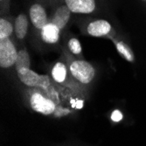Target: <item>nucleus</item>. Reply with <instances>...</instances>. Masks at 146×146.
<instances>
[{"label":"nucleus","mask_w":146,"mask_h":146,"mask_svg":"<svg viewBox=\"0 0 146 146\" xmlns=\"http://www.w3.org/2000/svg\"><path fill=\"white\" fill-rule=\"evenodd\" d=\"M30 104L32 109L43 115H51L54 114L57 109L56 104L50 98L45 96L41 92L33 91L31 96Z\"/></svg>","instance_id":"obj_6"},{"label":"nucleus","mask_w":146,"mask_h":146,"mask_svg":"<svg viewBox=\"0 0 146 146\" xmlns=\"http://www.w3.org/2000/svg\"><path fill=\"white\" fill-rule=\"evenodd\" d=\"M30 25L29 16L22 12L15 18L14 22V35L18 41H24L28 34Z\"/></svg>","instance_id":"obj_9"},{"label":"nucleus","mask_w":146,"mask_h":146,"mask_svg":"<svg viewBox=\"0 0 146 146\" xmlns=\"http://www.w3.org/2000/svg\"><path fill=\"white\" fill-rule=\"evenodd\" d=\"M56 1L60 2V0H42V2H56Z\"/></svg>","instance_id":"obj_20"},{"label":"nucleus","mask_w":146,"mask_h":146,"mask_svg":"<svg viewBox=\"0 0 146 146\" xmlns=\"http://www.w3.org/2000/svg\"><path fill=\"white\" fill-rule=\"evenodd\" d=\"M9 2L10 0H0V3H1V13L2 15L5 13V11H8L9 8Z\"/></svg>","instance_id":"obj_18"},{"label":"nucleus","mask_w":146,"mask_h":146,"mask_svg":"<svg viewBox=\"0 0 146 146\" xmlns=\"http://www.w3.org/2000/svg\"><path fill=\"white\" fill-rule=\"evenodd\" d=\"M19 81L29 88H36L42 90H48L52 85L48 75L38 74L31 68H21L17 70Z\"/></svg>","instance_id":"obj_2"},{"label":"nucleus","mask_w":146,"mask_h":146,"mask_svg":"<svg viewBox=\"0 0 146 146\" xmlns=\"http://www.w3.org/2000/svg\"><path fill=\"white\" fill-rule=\"evenodd\" d=\"M18 52L19 50L11 38L0 39V67L9 68L15 66Z\"/></svg>","instance_id":"obj_5"},{"label":"nucleus","mask_w":146,"mask_h":146,"mask_svg":"<svg viewBox=\"0 0 146 146\" xmlns=\"http://www.w3.org/2000/svg\"><path fill=\"white\" fill-rule=\"evenodd\" d=\"M66 50L69 52L73 56H81L82 52V44L76 37H68L66 41Z\"/></svg>","instance_id":"obj_15"},{"label":"nucleus","mask_w":146,"mask_h":146,"mask_svg":"<svg viewBox=\"0 0 146 146\" xmlns=\"http://www.w3.org/2000/svg\"><path fill=\"white\" fill-rule=\"evenodd\" d=\"M84 33L92 37L97 38H112L116 36V33L113 28L112 25L105 19H93L88 20L83 24Z\"/></svg>","instance_id":"obj_3"},{"label":"nucleus","mask_w":146,"mask_h":146,"mask_svg":"<svg viewBox=\"0 0 146 146\" xmlns=\"http://www.w3.org/2000/svg\"><path fill=\"white\" fill-rule=\"evenodd\" d=\"M15 18L2 15L0 19V39L11 38L14 34Z\"/></svg>","instance_id":"obj_13"},{"label":"nucleus","mask_w":146,"mask_h":146,"mask_svg":"<svg viewBox=\"0 0 146 146\" xmlns=\"http://www.w3.org/2000/svg\"><path fill=\"white\" fill-rule=\"evenodd\" d=\"M68 74H70L69 68H68L67 64H65L63 61L56 62L51 72L52 81L60 84H63L68 81Z\"/></svg>","instance_id":"obj_12"},{"label":"nucleus","mask_w":146,"mask_h":146,"mask_svg":"<svg viewBox=\"0 0 146 146\" xmlns=\"http://www.w3.org/2000/svg\"><path fill=\"white\" fill-rule=\"evenodd\" d=\"M113 41L116 51L119 52L124 60H126L129 62H134L135 61V55L134 52L132 51L131 47L122 38H119L118 37H114L111 38Z\"/></svg>","instance_id":"obj_11"},{"label":"nucleus","mask_w":146,"mask_h":146,"mask_svg":"<svg viewBox=\"0 0 146 146\" xmlns=\"http://www.w3.org/2000/svg\"><path fill=\"white\" fill-rule=\"evenodd\" d=\"M61 32L55 25L49 22L40 31L38 36L41 41L47 45H56L60 38Z\"/></svg>","instance_id":"obj_10"},{"label":"nucleus","mask_w":146,"mask_h":146,"mask_svg":"<svg viewBox=\"0 0 146 146\" xmlns=\"http://www.w3.org/2000/svg\"><path fill=\"white\" fill-rule=\"evenodd\" d=\"M70 112L69 110L68 109H64V108H60V107H57L55 112L54 113L55 116H64L66 115H68Z\"/></svg>","instance_id":"obj_17"},{"label":"nucleus","mask_w":146,"mask_h":146,"mask_svg":"<svg viewBox=\"0 0 146 146\" xmlns=\"http://www.w3.org/2000/svg\"><path fill=\"white\" fill-rule=\"evenodd\" d=\"M82 106H83V102L82 101H78L77 102H75V107L77 109H82Z\"/></svg>","instance_id":"obj_19"},{"label":"nucleus","mask_w":146,"mask_h":146,"mask_svg":"<svg viewBox=\"0 0 146 146\" xmlns=\"http://www.w3.org/2000/svg\"><path fill=\"white\" fill-rule=\"evenodd\" d=\"M72 16V11L64 3V1H60L52 10V14L49 17L50 22L55 25L62 33L70 22Z\"/></svg>","instance_id":"obj_7"},{"label":"nucleus","mask_w":146,"mask_h":146,"mask_svg":"<svg viewBox=\"0 0 146 146\" xmlns=\"http://www.w3.org/2000/svg\"><path fill=\"white\" fill-rule=\"evenodd\" d=\"M141 1H142V2H143V3H145V4H146V0H141Z\"/></svg>","instance_id":"obj_21"},{"label":"nucleus","mask_w":146,"mask_h":146,"mask_svg":"<svg viewBox=\"0 0 146 146\" xmlns=\"http://www.w3.org/2000/svg\"><path fill=\"white\" fill-rule=\"evenodd\" d=\"M122 119H123V114L121 113L120 110H116L112 113V115H111V120L112 121L118 123V122H120Z\"/></svg>","instance_id":"obj_16"},{"label":"nucleus","mask_w":146,"mask_h":146,"mask_svg":"<svg viewBox=\"0 0 146 146\" xmlns=\"http://www.w3.org/2000/svg\"><path fill=\"white\" fill-rule=\"evenodd\" d=\"M72 13L92 14L97 10L96 0H63Z\"/></svg>","instance_id":"obj_8"},{"label":"nucleus","mask_w":146,"mask_h":146,"mask_svg":"<svg viewBox=\"0 0 146 146\" xmlns=\"http://www.w3.org/2000/svg\"><path fill=\"white\" fill-rule=\"evenodd\" d=\"M63 52L65 56L70 60L68 64L70 75L75 81L82 84L90 83L96 75V69L94 67L86 60L74 59V56L66 49H63Z\"/></svg>","instance_id":"obj_1"},{"label":"nucleus","mask_w":146,"mask_h":146,"mask_svg":"<svg viewBox=\"0 0 146 146\" xmlns=\"http://www.w3.org/2000/svg\"><path fill=\"white\" fill-rule=\"evenodd\" d=\"M28 16L33 29L38 35L50 22V18L42 1H37L31 5L28 11Z\"/></svg>","instance_id":"obj_4"},{"label":"nucleus","mask_w":146,"mask_h":146,"mask_svg":"<svg viewBox=\"0 0 146 146\" xmlns=\"http://www.w3.org/2000/svg\"><path fill=\"white\" fill-rule=\"evenodd\" d=\"M31 67V59L29 52L25 47H22L19 50L18 58L15 63L16 70L21 68H30Z\"/></svg>","instance_id":"obj_14"}]
</instances>
